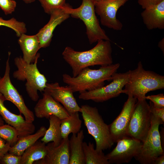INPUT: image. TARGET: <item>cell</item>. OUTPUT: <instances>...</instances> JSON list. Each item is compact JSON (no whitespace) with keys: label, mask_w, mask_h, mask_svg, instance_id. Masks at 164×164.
<instances>
[{"label":"cell","mask_w":164,"mask_h":164,"mask_svg":"<svg viewBox=\"0 0 164 164\" xmlns=\"http://www.w3.org/2000/svg\"><path fill=\"white\" fill-rule=\"evenodd\" d=\"M92 49L84 51L67 46L62 55L72 70L73 77L77 76L84 69L94 65L106 66L113 63L110 40H101Z\"/></svg>","instance_id":"cell-1"},{"label":"cell","mask_w":164,"mask_h":164,"mask_svg":"<svg viewBox=\"0 0 164 164\" xmlns=\"http://www.w3.org/2000/svg\"><path fill=\"white\" fill-rule=\"evenodd\" d=\"M120 66L119 63H116L101 66L98 69L87 67L75 77L63 74V80L71 88L73 93L77 92L80 94L93 91L104 86L105 81L112 80L113 74Z\"/></svg>","instance_id":"cell-2"},{"label":"cell","mask_w":164,"mask_h":164,"mask_svg":"<svg viewBox=\"0 0 164 164\" xmlns=\"http://www.w3.org/2000/svg\"><path fill=\"white\" fill-rule=\"evenodd\" d=\"M129 72V80L123 93L138 100L145 99L147 93L150 91L164 88V76L145 70L140 61L137 68Z\"/></svg>","instance_id":"cell-3"},{"label":"cell","mask_w":164,"mask_h":164,"mask_svg":"<svg viewBox=\"0 0 164 164\" xmlns=\"http://www.w3.org/2000/svg\"><path fill=\"white\" fill-rule=\"evenodd\" d=\"M40 55L38 53L35 62L31 63L26 62L21 56L17 57L14 59L17 70L13 73V77L18 80L26 81V91L29 97L34 101H37L39 99L38 91L43 92L47 83L46 77L39 72L37 67Z\"/></svg>","instance_id":"cell-4"},{"label":"cell","mask_w":164,"mask_h":164,"mask_svg":"<svg viewBox=\"0 0 164 164\" xmlns=\"http://www.w3.org/2000/svg\"><path fill=\"white\" fill-rule=\"evenodd\" d=\"M80 107V112L88 133L95 140V149L102 151L110 149L114 143L110 134L108 125L104 121L98 109L86 104Z\"/></svg>","instance_id":"cell-5"},{"label":"cell","mask_w":164,"mask_h":164,"mask_svg":"<svg viewBox=\"0 0 164 164\" xmlns=\"http://www.w3.org/2000/svg\"><path fill=\"white\" fill-rule=\"evenodd\" d=\"M62 8L72 17L83 21L91 44L101 40H110L100 25L96 15L94 0H82L81 5L76 9L72 8L68 4Z\"/></svg>","instance_id":"cell-6"},{"label":"cell","mask_w":164,"mask_h":164,"mask_svg":"<svg viewBox=\"0 0 164 164\" xmlns=\"http://www.w3.org/2000/svg\"><path fill=\"white\" fill-rule=\"evenodd\" d=\"M151 118L150 130L142 142L139 153L134 158L141 164H152L156 158L164 154L159 131V125L164 122L151 114Z\"/></svg>","instance_id":"cell-7"},{"label":"cell","mask_w":164,"mask_h":164,"mask_svg":"<svg viewBox=\"0 0 164 164\" xmlns=\"http://www.w3.org/2000/svg\"><path fill=\"white\" fill-rule=\"evenodd\" d=\"M151 123L149 106L146 99L137 100L130 119L127 136L143 142L150 130Z\"/></svg>","instance_id":"cell-8"},{"label":"cell","mask_w":164,"mask_h":164,"mask_svg":"<svg viewBox=\"0 0 164 164\" xmlns=\"http://www.w3.org/2000/svg\"><path fill=\"white\" fill-rule=\"evenodd\" d=\"M129 70L123 73L116 72L113 76L112 82L106 86L90 91L80 93V99L102 102L117 97L123 93V88L128 82Z\"/></svg>","instance_id":"cell-9"},{"label":"cell","mask_w":164,"mask_h":164,"mask_svg":"<svg viewBox=\"0 0 164 164\" xmlns=\"http://www.w3.org/2000/svg\"><path fill=\"white\" fill-rule=\"evenodd\" d=\"M11 53H8V57L6 63L5 73L0 79V93L5 97L6 101L13 104L18 108L20 114L24 115L28 122H33L35 116L33 112L26 105L23 98L12 84L10 77V67L9 59Z\"/></svg>","instance_id":"cell-10"},{"label":"cell","mask_w":164,"mask_h":164,"mask_svg":"<svg viewBox=\"0 0 164 164\" xmlns=\"http://www.w3.org/2000/svg\"><path fill=\"white\" fill-rule=\"evenodd\" d=\"M116 142L114 148L105 155L110 164L129 162L139 154L142 145V142L128 136Z\"/></svg>","instance_id":"cell-11"},{"label":"cell","mask_w":164,"mask_h":164,"mask_svg":"<svg viewBox=\"0 0 164 164\" xmlns=\"http://www.w3.org/2000/svg\"><path fill=\"white\" fill-rule=\"evenodd\" d=\"M129 0H103L94 1L95 11L99 16L101 24L116 31L121 30L123 24L117 18L118 9Z\"/></svg>","instance_id":"cell-12"},{"label":"cell","mask_w":164,"mask_h":164,"mask_svg":"<svg viewBox=\"0 0 164 164\" xmlns=\"http://www.w3.org/2000/svg\"><path fill=\"white\" fill-rule=\"evenodd\" d=\"M121 111L113 121L108 125L109 130L114 143L124 137L127 136V131L137 99L132 95H128Z\"/></svg>","instance_id":"cell-13"},{"label":"cell","mask_w":164,"mask_h":164,"mask_svg":"<svg viewBox=\"0 0 164 164\" xmlns=\"http://www.w3.org/2000/svg\"><path fill=\"white\" fill-rule=\"evenodd\" d=\"M44 91L56 101L61 103L69 114L80 112L81 107L78 105L72 89L69 86H61L57 82L47 83Z\"/></svg>","instance_id":"cell-14"},{"label":"cell","mask_w":164,"mask_h":164,"mask_svg":"<svg viewBox=\"0 0 164 164\" xmlns=\"http://www.w3.org/2000/svg\"><path fill=\"white\" fill-rule=\"evenodd\" d=\"M34 111L36 116L39 118L48 119L50 115H53L62 120L70 115L63 106L45 91L43 97L38 101L35 106Z\"/></svg>","instance_id":"cell-15"},{"label":"cell","mask_w":164,"mask_h":164,"mask_svg":"<svg viewBox=\"0 0 164 164\" xmlns=\"http://www.w3.org/2000/svg\"><path fill=\"white\" fill-rule=\"evenodd\" d=\"M5 101L0 93V115L4 121L17 130L19 138L33 133L36 127L33 122L27 121L21 114H16L10 111L4 105Z\"/></svg>","instance_id":"cell-16"},{"label":"cell","mask_w":164,"mask_h":164,"mask_svg":"<svg viewBox=\"0 0 164 164\" xmlns=\"http://www.w3.org/2000/svg\"><path fill=\"white\" fill-rule=\"evenodd\" d=\"M46 147L45 156L33 164H69L70 155L68 137L63 138L57 146H55L52 142L48 143Z\"/></svg>","instance_id":"cell-17"},{"label":"cell","mask_w":164,"mask_h":164,"mask_svg":"<svg viewBox=\"0 0 164 164\" xmlns=\"http://www.w3.org/2000/svg\"><path fill=\"white\" fill-rule=\"evenodd\" d=\"M50 15L49 22L36 34L39 40L40 48H45L50 46L56 27L70 16L62 8L53 10Z\"/></svg>","instance_id":"cell-18"},{"label":"cell","mask_w":164,"mask_h":164,"mask_svg":"<svg viewBox=\"0 0 164 164\" xmlns=\"http://www.w3.org/2000/svg\"><path fill=\"white\" fill-rule=\"evenodd\" d=\"M144 9L141 16L148 29H164V0Z\"/></svg>","instance_id":"cell-19"},{"label":"cell","mask_w":164,"mask_h":164,"mask_svg":"<svg viewBox=\"0 0 164 164\" xmlns=\"http://www.w3.org/2000/svg\"><path fill=\"white\" fill-rule=\"evenodd\" d=\"M19 37L18 43L23 53V59L28 63H33L40 49L38 36L36 34L31 36L25 33Z\"/></svg>","instance_id":"cell-20"},{"label":"cell","mask_w":164,"mask_h":164,"mask_svg":"<svg viewBox=\"0 0 164 164\" xmlns=\"http://www.w3.org/2000/svg\"><path fill=\"white\" fill-rule=\"evenodd\" d=\"M84 138L83 131L80 130L77 134H72L69 139V164H85L83 148Z\"/></svg>","instance_id":"cell-21"},{"label":"cell","mask_w":164,"mask_h":164,"mask_svg":"<svg viewBox=\"0 0 164 164\" xmlns=\"http://www.w3.org/2000/svg\"><path fill=\"white\" fill-rule=\"evenodd\" d=\"M46 130V128L42 126L35 133L19 138L16 144L11 147L9 152L22 156L26 149L34 144L39 138L43 137Z\"/></svg>","instance_id":"cell-22"},{"label":"cell","mask_w":164,"mask_h":164,"mask_svg":"<svg viewBox=\"0 0 164 164\" xmlns=\"http://www.w3.org/2000/svg\"><path fill=\"white\" fill-rule=\"evenodd\" d=\"M46 144L41 141H37L27 148L21 156L20 164H32L43 159L47 152Z\"/></svg>","instance_id":"cell-23"},{"label":"cell","mask_w":164,"mask_h":164,"mask_svg":"<svg viewBox=\"0 0 164 164\" xmlns=\"http://www.w3.org/2000/svg\"><path fill=\"white\" fill-rule=\"evenodd\" d=\"M48 119L49 127L41 141L46 144L52 142L55 146H57L63 139L60 127L61 120L53 115H50Z\"/></svg>","instance_id":"cell-24"},{"label":"cell","mask_w":164,"mask_h":164,"mask_svg":"<svg viewBox=\"0 0 164 164\" xmlns=\"http://www.w3.org/2000/svg\"><path fill=\"white\" fill-rule=\"evenodd\" d=\"M82 122L78 112L70 114L69 117L61 120L60 127L62 138L68 137L71 133L77 134L80 130Z\"/></svg>","instance_id":"cell-25"},{"label":"cell","mask_w":164,"mask_h":164,"mask_svg":"<svg viewBox=\"0 0 164 164\" xmlns=\"http://www.w3.org/2000/svg\"><path fill=\"white\" fill-rule=\"evenodd\" d=\"M83 148L85 164H110L103 151H97L93 143L83 142Z\"/></svg>","instance_id":"cell-26"},{"label":"cell","mask_w":164,"mask_h":164,"mask_svg":"<svg viewBox=\"0 0 164 164\" xmlns=\"http://www.w3.org/2000/svg\"><path fill=\"white\" fill-rule=\"evenodd\" d=\"M0 137L9 143L11 147L16 144L19 138L17 130L9 124L0 126Z\"/></svg>","instance_id":"cell-27"},{"label":"cell","mask_w":164,"mask_h":164,"mask_svg":"<svg viewBox=\"0 0 164 164\" xmlns=\"http://www.w3.org/2000/svg\"><path fill=\"white\" fill-rule=\"evenodd\" d=\"M1 26L11 29L15 32L16 36L18 37L22 34L26 33L27 32L25 23L17 20L14 18L6 20L0 17V26Z\"/></svg>","instance_id":"cell-28"},{"label":"cell","mask_w":164,"mask_h":164,"mask_svg":"<svg viewBox=\"0 0 164 164\" xmlns=\"http://www.w3.org/2000/svg\"><path fill=\"white\" fill-rule=\"evenodd\" d=\"M43 8L44 12L50 15L51 12L56 9L61 8L67 4L66 0H38Z\"/></svg>","instance_id":"cell-29"},{"label":"cell","mask_w":164,"mask_h":164,"mask_svg":"<svg viewBox=\"0 0 164 164\" xmlns=\"http://www.w3.org/2000/svg\"><path fill=\"white\" fill-rule=\"evenodd\" d=\"M16 6V2L14 0H0V8L5 15L12 14Z\"/></svg>","instance_id":"cell-30"},{"label":"cell","mask_w":164,"mask_h":164,"mask_svg":"<svg viewBox=\"0 0 164 164\" xmlns=\"http://www.w3.org/2000/svg\"><path fill=\"white\" fill-rule=\"evenodd\" d=\"M21 156L8 152L6 153L0 161L2 164H20Z\"/></svg>","instance_id":"cell-31"},{"label":"cell","mask_w":164,"mask_h":164,"mask_svg":"<svg viewBox=\"0 0 164 164\" xmlns=\"http://www.w3.org/2000/svg\"><path fill=\"white\" fill-rule=\"evenodd\" d=\"M145 98L146 99L150 100L153 103L155 107L159 108H164L163 94L146 96Z\"/></svg>","instance_id":"cell-32"},{"label":"cell","mask_w":164,"mask_h":164,"mask_svg":"<svg viewBox=\"0 0 164 164\" xmlns=\"http://www.w3.org/2000/svg\"><path fill=\"white\" fill-rule=\"evenodd\" d=\"M149 105L151 114L164 122V108H159L155 107L150 101Z\"/></svg>","instance_id":"cell-33"},{"label":"cell","mask_w":164,"mask_h":164,"mask_svg":"<svg viewBox=\"0 0 164 164\" xmlns=\"http://www.w3.org/2000/svg\"><path fill=\"white\" fill-rule=\"evenodd\" d=\"M11 147L9 143L0 137V161L4 155L9 152Z\"/></svg>","instance_id":"cell-34"},{"label":"cell","mask_w":164,"mask_h":164,"mask_svg":"<svg viewBox=\"0 0 164 164\" xmlns=\"http://www.w3.org/2000/svg\"><path fill=\"white\" fill-rule=\"evenodd\" d=\"M163 0H138V4L145 9L156 5Z\"/></svg>","instance_id":"cell-35"},{"label":"cell","mask_w":164,"mask_h":164,"mask_svg":"<svg viewBox=\"0 0 164 164\" xmlns=\"http://www.w3.org/2000/svg\"><path fill=\"white\" fill-rule=\"evenodd\" d=\"M164 154L159 156L154 161L152 164H164Z\"/></svg>","instance_id":"cell-36"},{"label":"cell","mask_w":164,"mask_h":164,"mask_svg":"<svg viewBox=\"0 0 164 164\" xmlns=\"http://www.w3.org/2000/svg\"><path fill=\"white\" fill-rule=\"evenodd\" d=\"M158 47L161 49L162 52L164 53V38H162L158 43Z\"/></svg>","instance_id":"cell-37"},{"label":"cell","mask_w":164,"mask_h":164,"mask_svg":"<svg viewBox=\"0 0 164 164\" xmlns=\"http://www.w3.org/2000/svg\"><path fill=\"white\" fill-rule=\"evenodd\" d=\"M36 0H22V1L25 3L27 4H30L34 2Z\"/></svg>","instance_id":"cell-38"},{"label":"cell","mask_w":164,"mask_h":164,"mask_svg":"<svg viewBox=\"0 0 164 164\" xmlns=\"http://www.w3.org/2000/svg\"><path fill=\"white\" fill-rule=\"evenodd\" d=\"M4 120L0 115V126L4 124Z\"/></svg>","instance_id":"cell-39"},{"label":"cell","mask_w":164,"mask_h":164,"mask_svg":"<svg viewBox=\"0 0 164 164\" xmlns=\"http://www.w3.org/2000/svg\"><path fill=\"white\" fill-rule=\"evenodd\" d=\"M94 0L96 1H101L103 0Z\"/></svg>","instance_id":"cell-40"},{"label":"cell","mask_w":164,"mask_h":164,"mask_svg":"<svg viewBox=\"0 0 164 164\" xmlns=\"http://www.w3.org/2000/svg\"><path fill=\"white\" fill-rule=\"evenodd\" d=\"M1 77H0V79H1Z\"/></svg>","instance_id":"cell-41"}]
</instances>
